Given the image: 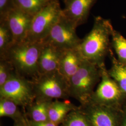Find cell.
Returning <instances> with one entry per match:
<instances>
[{"mask_svg":"<svg viewBox=\"0 0 126 126\" xmlns=\"http://www.w3.org/2000/svg\"><path fill=\"white\" fill-rule=\"evenodd\" d=\"M63 15L78 27L86 23L97 0H63Z\"/></svg>","mask_w":126,"mask_h":126,"instance_id":"cell-9","label":"cell"},{"mask_svg":"<svg viewBox=\"0 0 126 126\" xmlns=\"http://www.w3.org/2000/svg\"><path fill=\"white\" fill-rule=\"evenodd\" d=\"M0 117H9L14 122L27 123L25 113L21 112L20 107L13 101L3 98H0Z\"/></svg>","mask_w":126,"mask_h":126,"instance_id":"cell-16","label":"cell"},{"mask_svg":"<svg viewBox=\"0 0 126 126\" xmlns=\"http://www.w3.org/2000/svg\"><path fill=\"white\" fill-rule=\"evenodd\" d=\"M102 75L101 81L90 99L94 104L101 106L116 100L121 96L120 87L105 74Z\"/></svg>","mask_w":126,"mask_h":126,"instance_id":"cell-10","label":"cell"},{"mask_svg":"<svg viewBox=\"0 0 126 126\" xmlns=\"http://www.w3.org/2000/svg\"><path fill=\"white\" fill-rule=\"evenodd\" d=\"M11 64L4 59H0V87L8 81L15 72Z\"/></svg>","mask_w":126,"mask_h":126,"instance_id":"cell-22","label":"cell"},{"mask_svg":"<svg viewBox=\"0 0 126 126\" xmlns=\"http://www.w3.org/2000/svg\"><path fill=\"white\" fill-rule=\"evenodd\" d=\"M28 126H59L50 121L45 122H34L28 120L27 118Z\"/></svg>","mask_w":126,"mask_h":126,"instance_id":"cell-24","label":"cell"},{"mask_svg":"<svg viewBox=\"0 0 126 126\" xmlns=\"http://www.w3.org/2000/svg\"><path fill=\"white\" fill-rule=\"evenodd\" d=\"M60 126H91L85 114L77 108L68 114Z\"/></svg>","mask_w":126,"mask_h":126,"instance_id":"cell-19","label":"cell"},{"mask_svg":"<svg viewBox=\"0 0 126 126\" xmlns=\"http://www.w3.org/2000/svg\"><path fill=\"white\" fill-rule=\"evenodd\" d=\"M32 80L35 99L64 100L70 97L68 82L59 71L39 74Z\"/></svg>","mask_w":126,"mask_h":126,"instance_id":"cell-4","label":"cell"},{"mask_svg":"<svg viewBox=\"0 0 126 126\" xmlns=\"http://www.w3.org/2000/svg\"><path fill=\"white\" fill-rule=\"evenodd\" d=\"M98 65L84 60L69 82L70 96L83 105L88 104L99 77Z\"/></svg>","mask_w":126,"mask_h":126,"instance_id":"cell-3","label":"cell"},{"mask_svg":"<svg viewBox=\"0 0 126 126\" xmlns=\"http://www.w3.org/2000/svg\"><path fill=\"white\" fill-rule=\"evenodd\" d=\"M76 27L62 15L44 42L64 50L77 48L81 43Z\"/></svg>","mask_w":126,"mask_h":126,"instance_id":"cell-7","label":"cell"},{"mask_svg":"<svg viewBox=\"0 0 126 126\" xmlns=\"http://www.w3.org/2000/svg\"><path fill=\"white\" fill-rule=\"evenodd\" d=\"M14 126H28L27 123L20 122H14Z\"/></svg>","mask_w":126,"mask_h":126,"instance_id":"cell-25","label":"cell"},{"mask_svg":"<svg viewBox=\"0 0 126 126\" xmlns=\"http://www.w3.org/2000/svg\"><path fill=\"white\" fill-rule=\"evenodd\" d=\"M14 8L13 0H0V20Z\"/></svg>","mask_w":126,"mask_h":126,"instance_id":"cell-23","label":"cell"},{"mask_svg":"<svg viewBox=\"0 0 126 126\" xmlns=\"http://www.w3.org/2000/svg\"><path fill=\"white\" fill-rule=\"evenodd\" d=\"M77 108L68 99H64L63 101L59 99L53 100L49 108V120L59 126L69 113Z\"/></svg>","mask_w":126,"mask_h":126,"instance_id":"cell-14","label":"cell"},{"mask_svg":"<svg viewBox=\"0 0 126 126\" xmlns=\"http://www.w3.org/2000/svg\"><path fill=\"white\" fill-rule=\"evenodd\" d=\"M0 98L10 99L20 107L26 109L36 99L32 80L15 71L8 81L0 87Z\"/></svg>","mask_w":126,"mask_h":126,"instance_id":"cell-6","label":"cell"},{"mask_svg":"<svg viewBox=\"0 0 126 126\" xmlns=\"http://www.w3.org/2000/svg\"><path fill=\"white\" fill-rule=\"evenodd\" d=\"M124 126H126V118L124 122Z\"/></svg>","mask_w":126,"mask_h":126,"instance_id":"cell-26","label":"cell"},{"mask_svg":"<svg viewBox=\"0 0 126 126\" xmlns=\"http://www.w3.org/2000/svg\"><path fill=\"white\" fill-rule=\"evenodd\" d=\"M84 60L77 48L62 51L58 71L68 81V84Z\"/></svg>","mask_w":126,"mask_h":126,"instance_id":"cell-12","label":"cell"},{"mask_svg":"<svg viewBox=\"0 0 126 126\" xmlns=\"http://www.w3.org/2000/svg\"><path fill=\"white\" fill-rule=\"evenodd\" d=\"M111 75L117 81L120 89L126 93V68L119 64L113 65Z\"/></svg>","mask_w":126,"mask_h":126,"instance_id":"cell-21","label":"cell"},{"mask_svg":"<svg viewBox=\"0 0 126 126\" xmlns=\"http://www.w3.org/2000/svg\"><path fill=\"white\" fill-rule=\"evenodd\" d=\"M50 0H13L14 7L34 16L42 9Z\"/></svg>","mask_w":126,"mask_h":126,"instance_id":"cell-17","label":"cell"},{"mask_svg":"<svg viewBox=\"0 0 126 126\" xmlns=\"http://www.w3.org/2000/svg\"><path fill=\"white\" fill-rule=\"evenodd\" d=\"M88 109L84 112L91 126H116L115 120L112 112L103 106L93 104Z\"/></svg>","mask_w":126,"mask_h":126,"instance_id":"cell-13","label":"cell"},{"mask_svg":"<svg viewBox=\"0 0 126 126\" xmlns=\"http://www.w3.org/2000/svg\"><path fill=\"white\" fill-rule=\"evenodd\" d=\"M62 50L44 42L38 60V74L58 71Z\"/></svg>","mask_w":126,"mask_h":126,"instance_id":"cell-11","label":"cell"},{"mask_svg":"<svg viewBox=\"0 0 126 126\" xmlns=\"http://www.w3.org/2000/svg\"><path fill=\"white\" fill-rule=\"evenodd\" d=\"M44 42L25 40L14 43L0 59L11 64L16 72L32 80L38 76V60Z\"/></svg>","mask_w":126,"mask_h":126,"instance_id":"cell-2","label":"cell"},{"mask_svg":"<svg viewBox=\"0 0 126 126\" xmlns=\"http://www.w3.org/2000/svg\"><path fill=\"white\" fill-rule=\"evenodd\" d=\"M59 0H50L39 12L33 16L26 40L44 42L62 15Z\"/></svg>","mask_w":126,"mask_h":126,"instance_id":"cell-5","label":"cell"},{"mask_svg":"<svg viewBox=\"0 0 126 126\" xmlns=\"http://www.w3.org/2000/svg\"><path fill=\"white\" fill-rule=\"evenodd\" d=\"M113 31L109 20L99 16L95 17L92 29L77 48L84 59L99 65L107 53L109 37Z\"/></svg>","mask_w":126,"mask_h":126,"instance_id":"cell-1","label":"cell"},{"mask_svg":"<svg viewBox=\"0 0 126 126\" xmlns=\"http://www.w3.org/2000/svg\"><path fill=\"white\" fill-rule=\"evenodd\" d=\"M113 44L119 59L126 62V39L120 33L114 30L112 34Z\"/></svg>","mask_w":126,"mask_h":126,"instance_id":"cell-20","label":"cell"},{"mask_svg":"<svg viewBox=\"0 0 126 126\" xmlns=\"http://www.w3.org/2000/svg\"><path fill=\"white\" fill-rule=\"evenodd\" d=\"M14 44L12 33L4 22H0V58Z\"/></svg>","mask_w":126,"mask_h":126,"instance_id":"cell-18","label":"cell"},{"mask_svg":"<svg viewBox=\"0 0 126 126\" xmlns=\"http://www.w3.org/2000/svg\"><path fill=\"white\" fill-rule=\"evenodd\" d=\"M33 16L14 8L0 22H4L9 27L13 37L14 43L27 39Z\"/></svg>","mask_w":126,"mask_h":126,"instance_id":"cell-8","label":"cell"},{"mask_svg":"<svg viewBox=\"0 0 126 126\" xmlns=\"http://www.w3.org/2000/svg\"><path fill=\"white\" fill-rule=\"evenodd\" d=\"M53 100L35 99L26 108L25 115L27 119L32 122H45L49 121L48 111Z\"/></svg>","mask_w":126,"mask_h":126,"instance_id":"cell-15","label":"cell"}]
</instances>
